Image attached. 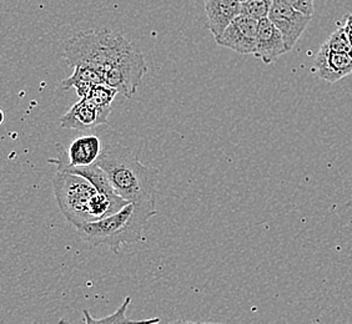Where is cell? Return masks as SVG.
Instances as JSON below:
<instances>
[{
    "label": "cell",
    "instance_id": "52a82bcc",
    "mask_svg": "<svg viewBox=\"0 0 352 324\" xmlns=\"http://www.w3.org/2000/svg\"><path fill=\"white\" fill-rule=\"evenodd\" d=\"M104 150L102 141L96 135L78 137L69 145L68 150H60L56 159L49 162L56 165V170L85 167L98 163Z\"/></svg>",
    "mask_w": 352,
    "mask_h": 324
},
{
    "label": "cell",
    "instance_id": "8fae6325",
    "mask_svg": "<svg viewBox=\"0 0 352 324\" xmlns=\"http://www.w3.org/2000/svg\"><path fill=\"white\" fill-rule=\"evenodd\" d=\"M287 51L284 36L275 24L269 18L258 21V39L254 55L266 65H270Z\"/></svg>",
    "mask_w": 352,
    "mask_h": 324
},
{
    "label": "cell",
    "instance_id": "8992f818",
    "mask_svg": "<svg viewBox=\"0 0 352 324\" xmlns=\"http://www.w3.org/2000/svg\"><path fill=\"white\" fill-rule=\"evenodd\" d=\"M284 36L285 44L290 51L296 45L301 35L305 33L312 15L301 13L286 0H274L267 16Z\"/></svg>",
    "mask_w": 352,
    "mask_h": 324
},
{
    "label": "cell",
    "instance_id": "ba28073f",
    "mask_svg": "<svg viewBox=\"0 0 352 324\" xmlns=\"http://www.w3.org/2000/svg\"><path fill=\"white\" fill-rule=\"evenodd\" d=\"M258 21L240 14L231 21L223 30V34L215 41L217 45L231 49L239 54L254 55L258 39Z\"/></svg>",
    "mask_w": 352,
    "mask_h": 324
},
{
    "label": "cell",
    "instance_id": "277c9868",
    "mask_svg": "<svg viewBox=\"0 0 352 324\" xmlns=\"http://www.w3.org/2000/svg\"><path fill=\"white\" fill-rule=\"evenodd\" d=\"M133 47L122 35L108 29L87 30L69 39L64 59L73 68L93 69L104 78Z\"/></svg>",
    "mask_w": 352,
    "mask_h": 324
},
{
    "label": "cell",
    "instance_id": "ac0fdd59",
    "mask_svg": "<svg viewBox=\"0 0 352 324\" xmlns=\"http://www.w3.org/2000/svg\"><path fill=\"white\" fill-rule=\"evenodd\" d=\"M286 1L301 13L307 14V15H314L315 13L314 0H286Z\"/></svg>",
    "mask_w": 352,
    "mask_h": 324
},
{
    "label": "cell",
    "instance_id": "9a60e30c",
    "mask_svg": "<svg viewBox=\"0 0 352 324\" xmlns=\"http://www.w3.org/2000/svg\"><path fill=\"white\" fill-rule=\"evenodd\" d=\"M274 0H244L241 1V14L255 21H263L269 16Z\"/></svg>",
    "mask_w": 352,
    "mask_h": 324
},
{
    "label": "cell",
    "instance_id": "d6986e66",
    "mask_svg": "<svg viewBox=\"0 0 352 324\" xmlns=\"http://www.w3.org/2000/svg\"><path fill=\"white\" fill-rule=\"evenodd\" d=\"M344 27H345L346 33H347V36H349V39H350L352 47V14H349V15L346 16Z\"/></svg>",
    "mask_w": 352,
    "mask_h": 324
},
{
    "label": "cell",
    "instance_id": "4fadbf2b",
    "mask_svg": "<svg viewBox=\"0 0 352 324\" xmlns=\"http://www.w3.org/2000/svg\"><path fill=\"white\" fill-rule=\"evenodd\" d=\"M118 94H119V91L116 89L109 86L108 84H105V82H100V84L93 85L89 94L82 99H87L91 104H94L96 108L111 111V105L116 100Z\"/></svg>",
    "mask_w": 352,
    "mask_h": 324
},
{
    "label": "cell",
    "instance_id": "6da1fadb",
    "mask_svg": "<svg viewBox=\"0 0 352 324\" xmlns=\"http://www.w3.org/2000/svg\"><path fill=\"white\" fill-rule=\"evenodd\" d=\"M53 183L59 209L78 230L116 213L129 203L119 195L102 194L88 178L69 171L56 170Z\"/></svg>",
    "mask_w": 352,
    "mask_h": 324
},
{
    "label": "cell",
    "instance_id": "e0dca14e",
    "mask_svg": "<svg viewBox=\"0 0 352 324\" xmlns=\"http://www.w3.org/2000/svg\"><path fill=\"white\" fill-rule=\"evenodd\" d=\"M324 45L335 51H345V53H352L351 43L346 33L345 27L340 25L333 33H332L327 40L324 43Z\"/></svg>",
    "mask_w": 352,
    "mask_h": 324
},
{
    "label": "cell",
    "instance_id": "7c38bea8",
    "mask_svg": "<svg viewBox=\"0 0 352 324\" xmlns=\"http://www.w3.org/2000/svg\"><path fill=\"white\" fill-rule=\"evenodd\" d=\"M204 4L208 27L215 39L241 14V0H204Z\"/></svg>",
    "mask_w": 352,
    "mask_h": 324
},
{
    "label": "cell",
    "instance_id": "9c48e42d",
    "mask_svg": "<svg viewBox=\"0 0 352 324\" xmlns=\"http://www.w3.org/2000/svg\"><path fill=\"white\" fill-rule=\"evenodd\" d=\"M315 71L320 79L326 82H338L352 75V53L335 51L324 44L315 56Z\"/></svg>",
    "mask_w": 352,
    "mask_h": 324
},
{
    "label": "cell",
    "instance_id": "ffe728a7",
    "mask_svg": "<svg viewBox=\"0 0 352 324\" xmlns=\"http://www.w3.org/2000/svg\"><path fill=\"white\" fill-rule=\"evenodd\" d=\"M241 1H244V0H241Z\"/></svg>",
    "mask_w": 352,
    "mask_h": 324
},
{
    "label": "cell",
    "instance_id": "7a4b0ae2",
    "mask_svg": "<svg viewBox=\"0 0 352 324\" xmlns=\"http://www.w3.org/2000/svg\"><path fill=\"white\" fill-rule=\"evenodd\" d=\"M98 165L107 172L116 194L124 200L156 206L159 172L142 165L129 148L119 143L105 145Z\"/></svg>",
    "mask_w": 352,
    "mask_h": 324
},
{
    "label": "cell",
    "instance_id": "3957f363",
    "mask_svg": "<svg viewBox=\"0 0 352 324\" xmlns=\"http://www.w3.org/2000/svg\"><path fill=\"white\" fill-rule=\"evenodd\" d=\"M155 215V205L129 202L116 213L82 226L79 233L93 246H107L114 253H119L122 246L142 240L146 223Z\"/></svg>",
    "mask_w": 352,
    "mask_h": 324
},
{
    "label": "cell",
    "instance_id": "5bb4252c",
    "mask_svg": "<svg viewBox=\"0 0 352 324\" xmlns=\"http://www.w3.org/2000/svg\"><path fill=\"white\" fill-rule=\"evenodd\" d=\"M130 303H131V298L126 297L124 299V302H122V305L119 307V310H118L116 313H113L111 316H108V317L98 318V319L91 317L88 311H82V313H84V322H85V323L104 324L125 323V322H126V323H142V322L156 323V322H160L159 318H155V319H144V321H133V319L126 317V310H128Z\"/></svg>",
    "mask_w": 352,
    "mask_h": 324
},
{
    "label": "cell",
    "instance_id": "30bf717a",
    "mask_svg": "<svg viewBox=\"0 0 352 324\" xmlns=\"http://www.w3.org/2000/svg\"><path fill=\"white\" fill-rule=\"evenodd\" d=\"M110 113L111 111L96 108L87 99H80L75 102L65 115H63L60 126L78 131H89L102 124H107Z\"/></svg>",
    "mask_w": 352,
    "mask_h": 324
},
{
    "label": "cell",
    "instance_id": "2e32d148",
    "mask_svg": "<svg viewBox=\"0 0 352 324\" xmlns=\"http://www.w3.org/2000/svg\"><path fill=\"white\" fill-rule=\"evenodd\" d=\"M78 81H87V82H91V84L105 82L102 75L99 74L98 71H95L93 69L76 67V68H74V73L70 78L61 81V89L68 90V89L73 88V85Z\"/></svg>",
    "mask_w": 352,
    "mask_h": 324
},
{
    "label": "cell",
    "instance_id": "5b68a950",
    "mask_svg": "<svg viewBox=\"0 0 352 324\" xmlns=\"http://www.w3.org/2000/svg\"><path fill=\"white\" fill-rule=\"evenodd\" d=\"M146 71L148 67L144 55L133 47L109 70L104 76V81L109 86L116 89L119 94L130 99L142 85V78Z\"/></svg>",
    "mask_w": 352,
    "mask_h": 324
}]
</instances>
